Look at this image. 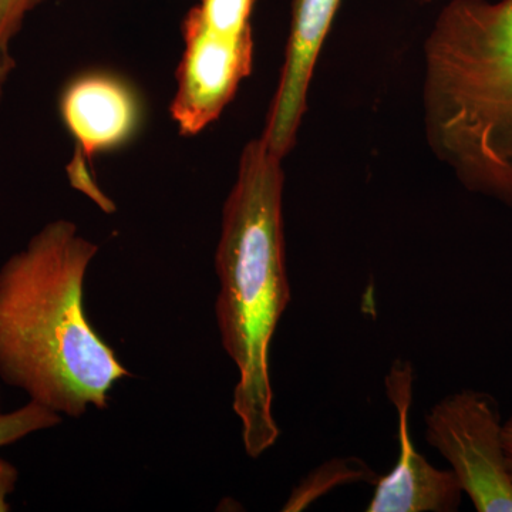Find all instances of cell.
<instances>
[{
	"instance_id": "7c38bea8",
	"label": "cell",
	"mask_w": 512,
	"mask_h": 512,
	"mask_svg": "<svg viewBox=\"0 0 512 512\" xmlns=\"http://www.w3.org/2000/svg\"><path fill=\"white\" fill-rule=\"evenodd\" d=\"M18 481V468L13 466L6 458L0 456V512H9L12 510L9 497L15 493Z\"/></svg>"
},
{
	"instance_id": "8fae6325",
	"label": "cell",
	"mask_w": 512,
	"mask_h": 512,
	"mask_svg": "<svg viewBox=\"0 0 512 512\" xmlns=\"http://www.w3.org/2000/svg\"><path fill=\"white\" fill-rule=\"evenodd\" d=\"M46 0H0V97L9 74L15 67L10 45L22 29L30 12Z\"/></svg>"
},
{
	"instance_id": "30bf717a",
	"label": "cell",
	"mask_w": 512,
	"mask_h": 512,
	"mask_svg": "<svg viewBox=\"0 0 512 512\" xmlns=\"http://www.w3.org/2000/svg\"><path fill=\"white\" fill-rule=\"evenodd\" d=\"M258 0H200L195 6L208 28L224 35H238L251 29V15Z\"/></svg>"
},
{
	"instance_id": "5bb4252c",
	"label": "cell",
	"mask_w": 512,
	"mask_h": 512,
	"mask_svg": "<svg viewBox=\"0 0 512 512\" xmlns=\"http://www.w3.org/2000/svg\"><path fill=\"white\" fill-rule=\"evenodd\" d=\"M0 413H2V393H0Z\"/></svg>"
},
{
	"instance_id": "7a4b0ae2",
	"label": "cell",
	"mask_w": 512,
	"mask_h": 512,
	"mask_svg": "<svg viewBox=\"0 0 512 512\" xmlns=\"http://www.w3.org/2000/svg\"><path fill=\"white\" fill-rule=\"evenodd\" d=\"M282 158L262 137L242 150L237 180L222 210L215 274V320L222 348L237 367L232 409L251 458L279 439L269 349L291 303L286 269Z\"/></svg>"
},
{
	"instance_id": "ba28073f",
	"label": "cell",
	"mask_w": 512,
	"mask_h": 512,
	"mask_svg": "<svg viewBox=\"0 0 512 512\" xmlns=\"http://www.w3.org/2000/svg\"><path fill=\"white\" fill-rule=\"evenodd\" d=\"M136 94L109 73H87L67 84L60 114L79 146V157L92 161L97 154L126 143L136 131Z\"/></svg>"
},
{
	"instance_id": "277c9868",
	"label": "cell",
	"mask_w": 512,
	"mask_h": 512,
	"mask_svg": "<svg viewBox=\"0 0 512 512\" xmlns=\"http://www.w3.org/2000/svg\"><path fill=\"white\" fill-rule=\"evenodd\" d=\"M426 440L446 458L478 512H512V478L500 407L491 394L460 390L426 414Z\"/></svg>"
},
{
	"instance_id": "4fadbf2b",
	"label": "cell",
	"mask_w": 512,
	"mask_h": 512,
	"mask_svg": "<svg viewBox=\"0 0 512 512\" xmlns=\"http://www.w3.org/2000/svg\"><path fill=\"white\" fill-rule=\"evenodd\" d=\"M503 443L505 458H507L508 471L512 478V416L503 423Z\"/></svg>"
},
{
	"instance_id": "5b68a950",
	"label": "cell",
	"mask_w": 512,
	"mask_h": 512,
	"mask_svg": "<svg viewBox=\"0 0 512 512\" xmlns=\"http://www.w3.org/2000/svg\"><path fill=\"white\" fill-rule=\"evenodd\" d=\"M184 53L177 69L171 117L183 136H197L221 116L252 72V28L224 35L208 28L192 8L183 20Z\"/></svg>"
},
{
	"instance_id": "52a82bcc",
	"label": "cell",
	"mask_w": 512,
	"mask_h": 512,
	"mask_svg": "<svg viewBox=\"0 0 512 512\" xmlns=\"http://www.w3.org/2000/svg\"><path fill=\"white\" fill-rule=\"evenodd\" d=\"M342 0H292L284 67L269 107L262 140L284 160L295 144L313 70Z\"/></svg>"
},
{
	"instance_id": "6da1fadb",
	"label": "cell",
	"mask_w": 512,
	"mask_h": 512,
	"mask_svg": "<svg viewBox=\"0 0 512 512\" xmlns=\"http://www.w3.org/2000/svg\"><path fill=\"white\" fill-rule=\"evenodd\" d=\"M97 252L76 224L56 220L0 266V379L72 419L106 409L131 376L84 311Z\"/></svg>"
},
{
	"instance_id": "9c48e42d",
	"label": "cell",
	"mask_w": 512,
	"mask_h": 512,
	"mask_svg": "<svg viewBox=\"0 0 512 512\" xmlns=\"http://www.w3.org/2000/svg\"><path fill=\"white\" fill-rule=\"evenodd\" d=\"M63 416L49 407L29 400L28 404L9 413H0V448L18 443L30 434L55 429Z\"/></svg>"
},
{
	"instance_id": "3957f363",
	"label": "cell",
	"mask_w": 512,
	"mask_h": 512,
	"mask_svg": "<svg viewBox=\"0 0 512 512\" xmlns=\"http://www.w3.org/2000/svg\"><path fill=\"white\" fill-rule=\"evenodd\" d=\"M424 60L431 148L468 191L512 208V0H451Z\"/></svg>"
},
{
	"instance_id": "8992f818",
	"label": "cell",
	"mask_w": 512,
	"mask_h": 512,
	"mask_svg": "<svg viewBox=\"0 0 512 512\" xmlns=\"http://www.w3.org/2000/svg\"><path fill=\"white\" fill-rule=\"evenodd\" d=\"M414 370L409 360H394L386 376V394L399 419L400 453L389 474L377 478L367 512H453L463 490L451 470H439L421 456L410 433Z\"/></svg>"
}]
</instances>
